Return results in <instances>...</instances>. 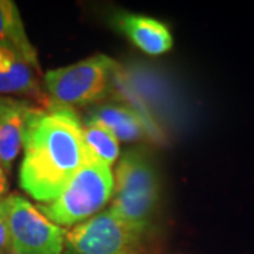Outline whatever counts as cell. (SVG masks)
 I'll return each mask as SVG.
<instances>
[{
	"instance_id": "obj_4",
	"label": "cell",
	"mask_w": 254,
	"mask_h": 254,
	"mask_svg": "<svg viewBox=\"0 0 254 254\" xmlns=\"http://www.w3.org/2000/svg\"><path fill=\"white\" fill-rule=\"evenodd\" d=\"M119 65L103 54L92 55L68 66L47 71L44 75L51 102L60 106H85L105 99L113 91Z\"/></svg>"
},
{
	"instance_id": "obj_14",
	"label": "cell",
	"mask_w": 254,
	"mask_h": 254,
	"mask_svg": "<svg viewBox=\"0 0 254 254\" xmlns=\"http://www.w3.org/2000/svg\"><path fill=\"white\" fill-rule=\"evenodd\" d=\"M9 190V184H7V173L4 171V168L0 165V202L6 199V193Z\"/></svg>"
},
{
	"instance_id": "obj_15",
	"label": "cell",
	"mask_w": 254,
	"mask_h": 254,
	"mask_svg": "<svg viewBox=\"0 0 254 254\" xmlns=\"http://www.w3.org/2000/svg\"><path fill=\"white\" fill-rule=\"evenodd\" d=\"M6 102H7V98H3V96H0V115H1V112H3L4 106H6Z\"/></svg>"
},
{
	"instance_id": "obj_1",
	"label": "cell",
	"mask_w": 254,
	"mask_h": 254,
	"mask_svg": "<svg viewBox=\"0 0 254 254\" xmlns=\"http://www.w3.org/2000/svg\"><path fill=\"white\" fill-rule=\"evenodd\" d=\"M23 147L20 187L43 203L57 199L89 160L78 115L53 102L30 110Z\"/></svg>"
},
{
	"instance_id": "obj_8",
	"label": "cell",
	"mask_w": 254,
	"mask_h": 254,
	"mask_svg": "<svg viewBox=\"0 0 254 254\" xmlns=\"http://www.w3.org/2000/svg\"><path fill=\"white\" fill-rule=\"evenodd\" d=\"M31 109L33 106L27 102L7 98L0 115V165L7 174L24 143V131Z\"/></svg>"
},
{
	"instance_id": "obj_7",
	"label": "cell",
	"mask_w": 254,
	"mask_h": 254,
	"mask_svg": "<svg viewBox=\"0 0 254 254\" xmlns=\"http://www.w3.org/2000/svg\"><path fill=\"white\" fill-rule=\"evenodd\" d=\"M119 28L141 51L148 55H161L173 48V34L161 21L133 13H122Z\"/></svg>"
},
{
	"instance_id": "obj_10",
	"label": "cell",
	"mask_w": 254,
	"mask_h": 254,
	"mask_svg": "<svg viewBox=\"0 0 254 254\" xmlns=\"http://www.w3.org/2000/svg\"><path fill=\"white\" fill-rule=\"evenodd\" d=\"M0 46L17 53L33 69L40 72V64L34 46L28 38L20 10L11 0H0Z\"/></svg>"
},
{
	"instance_id": "obj_6",
	"label": "cell",
	"mask_w": 254,
	"mask_h": 254,
	"mask_svg": "<svg viewBox=\"0 0 254 254\" xmlns=\"http://www.w3.org/2000/svg\"><path fill=\"white\" fill-rule=\"evenodd\" d=\"M1 205L13 252L17 254H64L66 232L46 218L30 200L18 193H11Z\"/></svg>"
},
{
	"instance_id": "obj_2",
	"label": "cell",
	"mask_w": 254,
	"mask_h": 254,
	"mask_svg": "<svg viewBox=\"0 0 254 254\" xmlns=\"http://www.w3.org/2000/svg\"><path fill=\"white\" fill-rule=\"evenodd\" d=\"M115 190V177L106 164L93 160L85 163L61 195L37 208L60 227H73L100 213Z\"/></svg>"
},
{
	"instance_id": "obj_3",
	"label": "cell",
	"mask_w": 254,
	"mask_h": 254,
	"mask_svg": "<svg viewBox=\"0 0 254 254\" xmlns=\"http://www.w3.org/2000/svg\"><path fill=\"white\" fill-rule=\"evenodd\" d=\"M110 210L127 223L148 229L160 199L154 165L143 151H127L119 161Z\"/></svg>"
},
{
	"instance_id": "obj_5",
	"label": "cell",
	"mask_w": 254,
	"mask_h": 254,
	"mask_svg": "<svg viewBox=\"0 0 254 254\" xmlns=\"http://www.w3.org/2000/svg\"><path fill=\"white\" fill-rule=\"evenodd\" d=\"M147 232L109 209L68 230L64 254H144Z\"/></svg>"
},
{
	"instance_id": "obj_11",
	"label": "cell",
	"mask_w": 254,
	"mask_h": 254,
	"mask_svg": "<svg viewBox=\"0 0 254 254\" xmlns=\"http://www.w3.org/2000/svg\"><path fill=\"white\" fill-rule=\"evenodd\" d=\"M92 120L98 122L112 131L119 141H134L144 136L143 116L130 106L106 103L96 106L91 112Z\"/></svg>"
},
{
	"instance_id": "obj_12",
	"label": "cell",
	"mask_w": 254,
	"mask_h": 254,
	"mask_svg": "<svg viewBox=\"0 0 254 254\" xmlns=\"http://www.w3.org/2000/svg\"><path fill=\"white\" fill-rule=\"evenodd\" d=\"M83 140L86 150L93 160L112 165L116 163L120 154L119 140L103 125L88 119L83 125Z\"/></svg>"
},
{
	"instance_id": "obj_13",
	"label": "cell",
	"mask_w": 254,
	"mask_h": 254,
	"mask_svg": "<svg viewBox=\"0 0 254 254\" xmlns=\"http://www.w3.org/2000/svg\"><path fill=\"white\" fill-rule=\"evenodd\" d=\"M1 202H0V254H6L11 249V243H10L7 220H6V215H4V209H3Z\"/></svg>"
},
{
	"instance_id": "obj_9",
	"label": "cell",
	"mask_w": 254,
	"mask_h": 254,
	"mask_svg": "<svg viewBox=\"0 0 254 254\" xmlns=\"http://www.w3.org/2000/svg\"><path fill=\"white\" fill-rule=\"evenodd\" d=\"M0 93L24 95L43 100V92L33 66L4 46H0Z\"/></svg>"
},
{
	"instance_id": "obj_16",
	"label": "cell",
	"mask_w": 254,
	"mask_h": 254,
	"mask_svg": "<svg viewBox=\"0 0 254 254\" xmlns=\"http://www.w3.org/2000/svg\"><path fill=\"white\" fill-rule=\"evenodd\" d=\"M6 254H17V253H16V252H13V250H11V249H10L9 252H7V253H6Z\"/></svg>"
}]
</instances>
